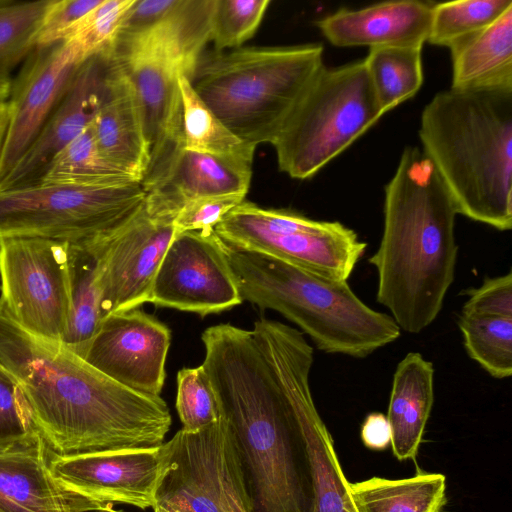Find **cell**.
<instances>
[{"label":"cell","mask_w":512,"mask_h":512,"mask_svg":"<svg viewBox=\"0 0 512 512\" xmlns=\"http://www.w3.org/2000/svg\"><path fill=\"white\" fill-rule=\"evenodd\" d=\"M201 339V366L237 439L254 512H313L300 421L313 397L312 346L300 330L266 318L251 330L217 324Z\"/></svg>","instance_id":"obj_1"},{"label":"cell","mask_w":512,"mask_h":512,"mask_svg":"<svg viewBox=\"0 0 512 512\" xmlns=\"http://www.w3.org/2000/svg\"><path fill=\"white\" fill-rule=\"evenodd\" d=\"M0 366L16 382L49 453L69 456L164 443L166 402L108 378L60 342L20 326L0 302Z\"/></svg>","instance_id":"obj_2"},{"label":"cell","mask_w":512,"mask_h":512,"mask_svg":"<svg viewBox=\"0 0 512 512\" xmlns=\"http://www.w3.org/2000/svg\"><path fill=\"white\" fill-rule=\"evenodd\" d=\"M383 232L368 259L377 302L400 330L418 334L439 315L455 278L456 205L431 161L406 147L384 189Z\"/></svg>","instance_id":"obj_3"},{"label":"cell","mask_w":512,"mask_h":512,"mask_svg":"<svg viewBox=\"0 0 512 512\" xmlns=\"http://www.w3.org/2000/svg\"><path fill=\"white\" fill-rule=\"evenodd\" d=\"M419 138L458 214L512 228V90H448L421 114Z\"/></svg>","instance_id":"obj_4"},{"label":"cell","mask_w":512,"mask_h":512,"mask_svg":"<svg viewBox=\"0 0 512 512\" xmlns=\"http://www.w3.org/2000/svg\"><path fill=\"white\" fill-rule=\"evenodd\" d=\"M220 241L242 301L282 314L325 353L365 358L401 335L393 318L367 306L347 281Z\"/></svg>","instance_id":"obj_5"},{"label":"cell","mask_w":512,"mask_h":512,"mask_svg":"<svg viewBox=\"0 0 512 512\" xmlns=\"http://www.w3.org/2000/svg\"><path fill=\"white\" fill-rule=\"evenodd\" d=\"M317 43L240 47L200 57L192 88L239 139L257 146L275 140L325 65Z\"/></svg>","instance_id":"obj_6"},{"label":"cell","mask_w":512,"mask_h":512,"mask_svg":"<svg viewBox=\"0 0 512 512\" xmlns=\"http://www.w3.org/2000/svg\"><path fill=\"white\" fill-rule=\"evenodd\" d=\"M383 115L363 59L324 65L271 144L279 170L312 178Z\"/></svg>","instance_id":"obj_7"},{"label":"cell","mask_w":512,"mask_h":512,"mask_svg":"<svg viewBox=\"0 0 512 512\" xmlns=\"http://www.w3.org/2000/svg\"><path fill=\"white\" fill-rule=\"evenodd\" d=\"M145 199L138 181L112 185L36 182L0 190V240L41 238L89 246L126 223Z\"/></svg>","instance_id":"obj_8"},{"label":"cell","mask_w":512,"mask_h":512,"mask_svg":"<svg viewBox=\"0 0 512 512\" xmlns=\"http://www.w3.org/2000/svg\"><path fill=\"white\" fill-rule=\"evenodd\" d=\"M164 444L166 465L152 510L254 512L239 445L224 416L196 432L180 429Z\"/></svg>","instance_id":"obj_9"},{"label":"cell","mask_w":512,"mask_h":512,"mask_svg":"<svg viewBox=\"0 0 512 512\" xmlns=\"http://www.w3.org/2000/svg\"><path fill=\"white\" fill-rule=\"evenodd\" d=\"M0 302L30 333L62 342L71 307L70 246L41 238L0 240Z\"/></svg>","instance_id":"obj_10"},{"label":"cell","mask_w":512,"mask_h":512,"mask_svg":"<svg viewBox=\"0 0 512 512\" xmlns=\"http://www.w3.org/2000/svg\"><path fill=\"white\" fill-rule=\"evenodd\" d=\"M104 56L128 77L137 99L149 148V164L140 181L146 193L159 187L184 147L178 62L158 46L126 40L113 43Z\"/></svg>","instance_id":"obj_11"},{"label":"cell","mask_w":512,"mask_h":512,"mask_svg":"<svg viewBox=\"0 0 512 512\" xmlns=\"http://www.w3.org/2000/svg\"><path fill=\"white\" fill-rule=\"evenodd\" d=\"M149 302L201 316L243 302L213 229L174 235L153 279Z\"/></svg>","instance_id":"obj_12"},{"label":"cell","mask_w":512,"mask_h":512,"mask_svg":"<svg viewBox=\"0 0 512 512\" xmlns=\"http://www.w3.org/2000/svg\"><path fill=\"white\" fill-rule=\"evenodd\" d=\"M175 217L142 207L99 242L102 320L149 302L151 286L174 237Z\"/></svg>","instance_id":"obj_13"},{"label":"cell","mask_w":512,"mask_h":512,"mask_svg":"<svg viewBox=\"0 0 512 512\" xmlns=\"http://www.w3.org/2000/svg\"><path fill=\"white\" fill-rule=\"evenodd\" d=\"M170 344L168 326L135 308L105 317L79 356L131 390L160 396Z\"/></svg>","instance_id":"obj_14"},{"label":"cell","mask_w":512,"mask_h":512,"mask_svg":"<svg viewBox=\"0 0 512 512\" xmlns=\"http://www.w3.org/2000/svg\"><path fill=\"white\" fill-rule=\"evenodd\" d=\"M166 458L163 443L69 456L49 453V467L61 486L90 501L153 509Z\"/></svg>","instance_id":"obj_15"},{"label":"cell","mask_w":512,"mask_h":512,"mask_svg":"<svg viewBox=\"0 0 512 512\" xmlns=\"http://www.w3.org/2000/svg\"><path fill=\"white\" fill-rule=\"evenodd\" d=\"M79 64L68 46L35 48L11 83L10 116L0 152V180L26 152L64 97Z\"/></svg>","instance_id":"obj_16"},{"label":"cell","mask_w":512,"mask_h":512,"mask_svg":"<svg viewBox=\"0 0 512 512\" xmlns=\"http://www.w3.org/2000/svg\"><path fill=\"white\" fill-rule=\"evenodd\" d=\"M217 236L234 246L275 257L335 281H347L367 247L353 229L341 222L311 218L304 226L284 234L230 232Z\"/></svg>","instance_id":"obj_17"},{"label":"cell","mask_w":512,"mask_h":512,"mask_svg":"<svg viewBox=\"0 0 512 512\" xmlns=\"http://www.w3.org/2000/svg\"><path fill=\"white\" fill-rule=\"evenodd\" d=\"M106 71L103 54L79 65L64 97L35 140L0 180V190L36 183L53 158L91 124L101 99Z\"/></svg>","instance_id":"obj_18"},{"label":"cell","mask_w":512,"mask_h":512,"mask_svg":"<svg viewBox=\"0 0 512 512\" xmlns=\"http://www.w3.org/2000/svg\"><path fill=\"white\" fill-rule=\"evenodd\" d=\"M435 3L386 1L360 9L341 8L316 22L337 47L421 46L427 42Z\"/></svg>","instance_id":"obj_19"},{"label":"cell","mask_w":512,"mask_h":512,"mask_svg":"<svg viewBox=\"0 0 512 512\" xmlns=\"http://www.w3.org/2000/svg\"><path fill=\"white\" fill-rule=\"evenodd\" d=\"M102 506L57 482L37 433L0 451V512H93Z\"/></svg>","instance_id":"obj_20"},{"label":"cell","mask_w":512,"mask_h":512,"mask_svg":"<svg viewBox=\"0 0 512 512\" xmlns=\"http://www.w3.org/2000/svg\"><path fill=\"white\" fill-rule=\"evenodd\" d=\"M251 162L183 148L166 179L146 194V206L175 216L189 201L215 196L246 197L252 179Z\"/></svg>","instance_id":"obj_21"},{"label":"cell","mask_w":512,"mask_h":512,"mask_svg":"<svg viewBox=\"0 0 512 512\" xmlns=\"http://www.w3.org/2000/svg\"><path fill=\"white\" fill-rule=\"evenodd\" d=\"M105 59L103 91L92 121L94 136L109 162L141 181L150 156L135 92L126 74Z\"/></svg>","instance_id":"obj_22"},{"label":"cell","mask_w":512,"mask_h":512,"mask_svg":"<svg viewBox=\"0 0 512 512\" xmlns=\"http://www.w3.org/2000/svg\"><path fill=\"white\" fill-rule=\"evenodd\" d=\"M434 403V366L409 352L393 374L387 419L390 445L399 461L415 460Z\"/></svg>","instance_id":"obj_23"},{"label":"cell","mask_w":512,"mask_h":512,"mask_svg":"<svg viewBox=\"0 0 512 512\" xmlns=\"http://www.w3.org/2000/svg\"><path fill=\"white\" fill-rule=\"evenodd\" d=\"M450 50L451 89L512 90V7Z\"/></svg>","instance_id":"obj_24"},{"label":"cell","mask_w":512,"mask_h":512,"mask_svg":"<svg viewBox=\"0 0 512 512\" xmlns=\"http://www.w3.org/2000/svg\"><path fill=\"white\" fill-rule=\"evenodd\" d=\"M300 421L312 474L313 512H358L334 440L313 397L304 404Z\"/></svg>","instance_id":"obj_25"},{"label":"cell","mask_w":512,"mask_h":512,"mask_svg":"<svg viewBox=\"0 0 512 512\" xmlns=\"http://www.w3.org/2000/svg\"><path fill=\"white\" fill-rule=\"evenodd\" d=\"M358 512H443L447 503L446 476L419 472L413 477L378 476L349 482Z\"/></svg>","instance_id":"obj_26"},{"label":"cell","mask_w":512,"mask_h":512,"mask_svg":"<svg viewBox=\"0 0 512 512\" xmlns=\"http://www.w3.org/2000/svg\"><path fill=\"white\" fill-rule=\"evenodd\" d=\"M100 274L99 242L70 246L71 307L61 343L77 355L102 321Z\"/></svg>","instance_id":"obj_27"},{"label":"cell","mask_w":512,"mask_h":512,"mask_svg":"<svg viewBox=\"0 0 512 512\" xmlns=\"http://www.w3.org/2000/svg\"><path fill=\"white\" fill-rule=\"evenodd\" d=\"M421 46L369 49L363 59L378 104L385 114L414 97L423 83Z\"/></svg>","instance_id":"obj_28"},{"label":"cell","mask_w":512,"mask_h":512,"mask_svg":"<svg viewBox=\"0 0 512 512\" xmlns=\"http://www.w3.org/2000/svg\"><path fill=\"white\" fill-rule=\"evenodd\" d=\"M178 85L185 149L253 163L256 147L239 139L214 115L186 76H179Z\"/></svg>","instance_id":"obj_29"},{"label":"cell","mask_w":512,"mask_h":512,"mask_svg":"<svg viewBox=\"0 0 512 512\" xmlns=\"http://www.w3.org/2000/svg\"><path fill=\"white\" fill-rule=\"evenodd\" d=\"M134 181L138 180L102 155L91 122L53 158L37 182L112 185Z\"/></svg>","instance_id":"obj_30"},{"label":"cell","mask_w":512,"mask_h":512,"mask_svg":"<svg viewBox=\"0 0 512 512\" xmlns=\"http://www.w3.org/2000/svg\"><path fill=\"white\" fill-rule=\"evenodd\" d=\"M457 323L469 357L493 378H509L512 374V318L461 313Z\"/></svg>","instance_id":"obj_31"},{"label":"cell","mask_w":512,"mask_h":512,"mask_svg":"<svg viewBox=\"0 0 512 512\" xmlns=\"http://www.w3.org/2000/svg\"><path fill=\"white\" fill-rule=\"evenodd\" d=\"M512 7V0H460L435 3L429 44L451 49L483 31Z\"/></svg>","instance_id":"obj_32"},{"label":"cell","mask_w":512,"mask_h":512,"mask_svg":"<svg viewBox=\"0 0 512 512\" xmlns=\"http://www.w3.org/2000/svg\"><path fill=\"white\" fill-rule=\"evenodd\" d=\"M52 0H0V78L31 54L43 17Z\"/></svg>","instance_id":"obj_33"},{"label":"cell","mask_w":512,"mask_h":512,"mask_svg":"<svg viewBox=\"0 0 512 512\" xmlns=\"http://www.w3.org/2000/svg\"><path fill=\"white\" fill-rule=\"evenodd\" d=\"M134 1L102 0L78 23L64 43L79 65L110 47L127 10Z\"/></svg>","instance_id":"obj_34"},{"label":"cell","mask_w":512,"mask_h":512,"mask_svg":"<svg viewBox=\"0 0 512 512\" xmlns=\"http://www.w3.org/2000/svg\"><path fill=\"white\" fill-rule=\"evenodd\" d=\"M176 410L182 428L196 432L221 418V409L207 374L200 365L177 374Z\"/></svg>","instance_id":"obj_35"},{"label":"cell","mask_w":512,"mask_h":512,"mask_svg":"<svg viewBox=\"0 0 512 512\" xmlns=\"http://www.w3.org/2000/svg\"><path fill=\"white\" fill-rule=\"evenodd\" d=\"M270 0H216L210 41L216 51L240 48L257 31Z\"/></svg>","instance_id":"obj_36"},{"label":"cell","mask_w":512,"mask_h":512,"mask_svg":"<svg viewBox=\"0 0 512 512\" xmlns=\"http://www.w3.org/2000/svg\"><path fill=\"white\" fill-rule=\"evenodd\" d=\"M102 0H52L43 17L35 48L67 41L78 23Z\"/></svg>","instance_id":"obj_37"},{"label":"cell","mask_w":512,"mask_h":512,"mask_svg":"<svg viewBox=\"0 0 512 512\" xmlns=\"http://www.w3.org/2000/svg\"><path fill=\"white\" fill-rule=\"evenodd\" d=\"M33 432L17 384L0 366V451L22 442Z\"/></svg>","instance_id":"obj_38"},{"label":"cell","mask_w":512,"mask_h":512,"mask_svg":"<svg viewBox=\"0 0 512 512\" xmlns=\"http://www.w3.org/2000/svg\"><path fill=\"white\" fill-rule=\"evenodd\" d=\"M244 200L243 196L226 195L189 201L173 221L174 235L187 231L212 230L230 210Z\"/></svg>","instance_id":"obj_39"},{"label":"cell","mask_w":512,"mask_h":512,"mask_svg":"<svg viewBox=\"0 0 512 512\" xmlns=\"http://www.w3.org/2000/svg\"><path fill=\"white\" fill-rule=\"evenodd\" d=\"M464 314L512 318V273L486 278L478 288L465 291Z\"/></svg>","instance_id":"obj_40"},{"label":"cell","mask_w":512,"mask_h":512,"mask_svg":"<svg viewBox=\"0 0 512 512\" xmlns=\"http://www.w3.org/2000/svg\"><path fill=\"white\" fill-rule=\"evenodd\" d=\"M361 440L371 450H385L391 441V430L387 416L381 412L369 413L361 427Z\"/></svg>","instance_id":"obj_41"},{"label":"cell","mask_w":512,"mask_h":512,"mask_svg":"<svg viewBox=\"0 0 512 512\" xmlns=\"http://www.w3.org/2000/svg\"><path fill=\"white\" fill-rule=\"evenodd\" d=\"M10 109L7 101L0 102V152L5 139Z\"/></svg>","instance_id":"obj_42"},{"label":"cell","mask_w":512,"mask_h":512,"mask_svg":"<svg viewBox=\"0 0 512 512\" xmlns=\"http://www.w3.org/2000/svg\"><path fill=\"white\" fill-rule=\"evenodd\" d=\"M12 81L10 78H0V102L7 101Z\"/></svg>","instance_id":"obj_43"},{"label":"cell","mask_w":512,"mask_h":512,"mask_svg":"<svg viewBox=\"0 0 512 512\" xmlns=\"http://www.w3.org/2000/svg\"><path fill=\"white\" fill-rule=\"evenodd\" d=\"M93 512H124V511L114 509L113 504L107 503V504L103 505L101 508H99L98 510H95Z\"/></svg>","instance_id":"obj_44"},{"label":"cell","mask_w":512,"mask_h":512,"mask_svg":"<svg viewBox=\"0 0 512 512\" xmlns=\"http://www.w3.org/2000/svg\"><path fill=\"white\" fill-rule=\"evenodd\" d=\"M153 512H165V511H162V510H153Z\"/></svg>","instance_id":"obj_45"}]
</instances>
